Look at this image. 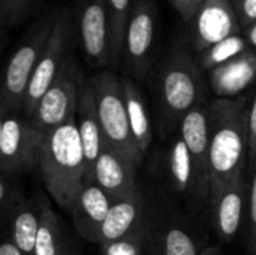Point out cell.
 Here are the masks:
<instances>
[{
	"mask_svg": "<svg viewBox=\"0 0 256 255\" xmlns=\"http://www.w3.org/2000/svg\"><path fill=\"white\" fill-rule=\"evenodd\" d=\"M186 26V39L196 54L232 35L243 33L231 0H204Z\"/></svg>",
	"mask_w": 256,
	"mask_h": 255,
	"instance_id": "30bf717a",
	"label": "cell"
},
{
	"mask_svg": "<svg viewBox=\"0 0 256 255\" xmlns=\"http://www.w3.org/2000/svg\"><path fill=\"white\" fill-rule=\"evenodd\" d=\"M78 35L74 11L62 8L51 36L39 57L24 101V114L32 116L39 99L51 87L64 65L74 56L75 38Z\"/></svg>",
	"mask_w": 256,
	"mask_h": 255,
	"instance_id": "8992f818",
	"label": "cell"
},
{
	"mask_svg": "<svg viewBox=\"0 0 256 255\" xmlns=\"http://www.w3.org/2000/svg\"><path fill=\"white\" fill-rule=\"evenodd\" d=\"M86 84L94 99L104 144L114 149L138 167L144 155L130 131L122 77L105 69L86 80Z\"/></svg>",
	"mask_w": 256,
	"mask_h": 255,
	"instance_id": "5b68a950",
	"label": "cell"
},
{
	"mask_svg": "<svg viewBox=\"0 0 256 255\" xmlns=\"http://www.w3.org/2000/svg\"><path fill=\"white\" fill-rule=\"evenodd\" d=\"M146 242V225H142L122 239L102 243V255H144Z\"/></svg>",
	"mask_w": 256,
	"mask_h": 255,
	"instance_id": "484cf974",
	"label": "cell"
},
{
	"mask_svg": "<svg viewBox=\"0 0 256 255\" xmlns=\"http://www.w3.org/2000/svg\"><path fill=\"white\" fill-rule=\"evenodd\" d=\"M46 132L34 126L28 117L9 114L0 128V170L3 176H18L39 165V155Z\"/></svg>",
	"mask_w": 256,
	"mask_h": 255,
	"instance_id": "ba28073f",
	"label": "cell"
},
{
	"mask_svg": "<svg viewBox=\"0 0 256 255\" xmlns=\"http://www.w3.org/2000/svg\"><path fill=\"white\" fill-rule=\"evenodd\" d=\"M16 197L18 195L14 191L12 185H9V182L3 176L0 180V204H2L3 212L10 210V213H14L20 207V204L16 203Z\"/></svg>",
	"mask_w": 256,
	"mask_h": 255,
	"instance_id": "83f0119b",
	"label": "cell"
},
{
	"mask_svg": "<svg viewBox=\"0 0 256 255\" xmlns=\"http://www.w3.org/2000/svg\"><path fill=\"white\" fill-rule=\"evenodd\" d=\"M158 29L156 0H135L126 30L123 50L124 77L142 81L148 75Z\"/></svg>",
	"mask_w": 256,
	"mask_h": 255,
	"instance_id": "9c48e42d",
	"label": "cell"
},
{
	"mask_svg": "<svg viewBox=\"0 0 256 255\" xmlns=\"http://www.w3.org/2000/svg\"><path fill=\"white\" fill-rule=\"evenodd\" d=\"M76 125H78V132H80L84 159H86L87 182H90L93 177L96 162L104 149V135H102L99 119H98L94 99L86 81H84L81 96H80V104H78V111H76Z\"/></svg>",
	"mask_w": 256,
	"mask_h": 255,
	"instance_id": "2e32d148",
	"label": "cell"
},
{
	"mask_svg": "<svg viewBox=\"0 0 256 255\" xmlns=\"http://www.w3.org/2000/svg\"><path fill=\"white\" fill-rule=\"evenodd\" d=\"M248 159L250 162L252 170L256 167V92L249 108V155Z\"/></svg>",
	"mask_w": 256,
	"mask_h": 255,
	"instance_id": "f546056e",
	"label": "cell"
},
{
	"mask_svg": "<svg viewBox=\"0 0 256 255\" xmlns=\"http://www.w3.org/2000/svg\"><path fill=\"white\" fill-rule=\"evenodd\" d=\"M170 3L182 17V20L186 24H189L190 20L195 17L196 11L200 9V6L204 3V0H170Z\"/></svg>",
	"mask_w": 256,
	"mask_h": 255,
	"instance_id": "f1b7e54d",
	"label": "cell"
},
{
	"mask_svg": "<svg viewBox=\"0 0 256 255\" xmlns=\"http://www.w3.org/2000/svg\"><path fill=\"white\" fill-rule=\"evenodd\" d=\"M242 29L256 23V0H231Z\"/></svg>",
	"mask_w": 256,
	"mask_h": 255,
	"instance_id": "4316f807",
	"label": "cell"
},
{
	"mask_svg": "<svg viewBox=\"0 0 256 255\" xmlns=\"http://www.w3.org/2000/svg\"><path fill=\"white\" fill-rule=\"evenodd\" d=\"M200 255H224L220 252V249L219 248H216V246H208V248H206L204 251H201Z\"/></svg>",
	"mask_w": 256,
	"mask_h": 255,
	"instance_id": "d590c367",
	"label": "cell"
},
{
	"mask_svg": "<svg viewBox=\"0 0 256 255\" xmlns=\"http://www.w3.org/2000/svg\"><path fill=\"white\" fill-rule=\"evenodd\" d=\"M72 11L87 62L94 68H110L106 0H74Z\"/></svg>",
	"mask_w": 256,
	"mask_h": 255,
	"instance_id": "8fae6325",
	"label": "cell"
},
{
	"mask_svg": "<svg viewBox=\"0 0 256 255\" xmlns=\"http://www.w3.org/2000/svg\"><path fill=\"white\" fill-rule=\"evenodd\" d=\"M144 225V203L141 194L126 197L112 203L102 225L100 243L122 239Z\"/></svg>",
	"mask_w": 256,
	"mask_h": 255,
	"instance_id": "ac0fdd59",
	"label": "cell"
},
{
	"mask_svg": "<svg viewBox=\"0 0 256 255\" xmlns=\"http://www.w3.org/2000/svg\"><path fill=\"white\" fill-rule=\"evenodd\" d=\"M122 81H123L124 102H126L130 131H132V135H134L140 150L144 155L148 150V147L152 144V137H153L147 105H146L142 93L138 89L135 80H132L129 77H122Z\"/></svg>",
	"mask_w": 256,
	"mask_h": 255,
	"instance_id": "d6986e66",
	"label": "cell"
},
{
	"mask_svg": "<svg viewBox=\"0 0 256 255\" xmlns=\"http://www.w3.org/2000/svg\"><path fill=\"white\" fill-rule=\"evenodd\" d=\"M168 167H170V176L174 188L178 192H188L194 197V191H195L194 165L188 146L180 135L174 138L170 147Z\"/></svg>",
	"mask_w": 256,
	"mask_h": 255,
	"instance_id": "7402d4cb",
	"label": "cell"
},
{
	"mask_svg": "<svg viewBox=\"0 0 256 255\" xmlns=\"http://www.w3.org/2000/svg\"><path fill=\"white\" fill-rule=\"evenodd\" d=\"M135 173V164L104 144L90 182H94L110 195L112 201H117L138 194Z\"/></svg>",
	"mask_w": 256,
	"mask_h": 255,
	"instance_id": "5bb4252c",
	"label": "cell"
},
{
	"mask_svg": "<svg viewBox=\"0 0 256 255\" xmlns=\"http://www.w3.org/2000/svg\"><path fill=\"white\" fill-rule=\"evenodd\" d=\"M36 2L38 0H15V8H14V14H12V24L10 26H16L22 20H26Z\"/></svg>",
	"mask_w": 256,
	"mask_h": 255,
	"instance_id": "1f68e13d",
	"label": "cell"
},
{
	"mask_svg": "<svg viewBox=\"0 0 256 255\" xmlns=\"http://www.w3.org/2000/svg\"><path fill=\"white\" fill-rule=\"evenodd\" d=\"M243 35L248 39L249 47L256 51V23L252 24V26H249V27H246V29H243Z\"/></svg>",
	"mask_w": 256,
	"mask_h": 255,
	"instance_id": "e575fe53",
	"label": "cell"
},
{
	"mask_svg": "<svg viewBox=\"0 0 256 255\" xmlns=\"http://www.w3.org/2000/svg\"><path fill=\"white\" fill-rule=\"evenodd\" d=\"M0 255H24L18 246L12 242V239H6L3 240L2 246H0Z\"/></svg>",
	"mask_w": 256,
	"mask_h": 255,
	"instance_id": "836d02e7",
	"label": "cell"
},
{
	"mask_svg": "<svg viewBox=\"0 0 256 255\" xmlns=\"http://www.w3.org/2000/svg\"><path fill=\"white\" fill-rule=\"evenodd\" d=\"M15 8V0H0V23L3 27L12 24V14Z\"/></svg>",
	"mask_w": 256,
	"mask_h": 255,
	"instance_id": "d6a6232c",
	"label": "cell"
},
{
	"mask_svg": "<svg viewBox=\"0 0 256 255\" xmlns=\"http://www.w3.org/2000/svg\"><path fill=\"white\" fill-rule=\"evenodd\" d=\"M44 201L34 200L32 204H20V207L12 213L10 239L24 255H34L38 231L40 225Z\"/></svg>",
	"mask_w": 256,
	"mask_h": 255,
	"instance_id": "ffe728a7",
	"label": "cell"
},
{
	"mask_svg": "<svg viewBox=\"0 0 256 255\" xmlns=\"http://www.w3.org/2000/svg\"><path fill=\"white\" fill-rule=\"evenodd\" d=\"M249 218H250V249H252V255H256V167L254 170V180L250 189Z\"/></svg>",
	"mask_w": 256,
	"mask_h": 255,
	"instance_id": "4dcf8cb0",
	"label": "cell"
},
{
	"mask_svg": "<svg viewBox=\"0 0 256 255\" xmlns=\"http://www.w3.org/2000/svg\"><path fill=\"white\" fill-rule=\"evenodd\" d=\"M38 168L51 198L62 209L70 210L80 189L87 182L76 117L46 132Z\"/></svg>",
	"mask_w": 256,
	"mask_h": 255,
	"instance_id": "3957f363",
	"label": "cell"
},
{
	"mask_svg": "<svg viewBox=\"0 0 256 255\" xmlns=\"http://www.w3.org/2000/svg\"><path fill=\"white\" fill-rule=\"evenodd\" d=\"M84 81L81 69L72 56L51 87L39 99L28 117L30 122L44 132H50L75 119Z\"/></svg>",
	"mask_w": 256,
	"mask_h": 255,
	"instance_id": "52a82bcc",
	"label": "cell"
},
{
	"mask_svg": "<svg viewBox=\"0 0 256 255\" xmlns=\"http://www.w3.org/2000/svg\"><path fill=\"white\" fill-rule=\"evenodd\" d=\"M34 255H64L58 216L45 201L42 204L40 225L38 231Z\"/></svg>",
	"mask_w": 256,
	"mask_h": 255,
	"instance_id": "cb8c5ba5",
	"label": "cell"
},
{
	"mask_svg": "<svg viewBox=\"0 0 256 255\" xmlns=\"http://www.w3.org/2000/svg\"><path fill=\"white\" fill-rule=\"evenodd\" d=\"M246 185L243 176L237 177L230 183L212 203L214 215V228L218 234L230 242L236 237L240 230L244 212Z\"/></svg>",
	"mask_w": 256,
	"mask_h": 255,
	"instance_id": "e0dca14e",
	"label": "cell"
},
{
	"mask_svg": "<svg viewBox=\"0 0 256 255\" xmlns=\"http://www.w3.org/2000/svg\"><path fill=\"white\" fill-rule=\"evenodd\" d=\"M159 255H200L194 237L180 227H168L159 239Z\"/></svg>",
	"mask_w": 256,
	"mask_h": 255,
	"instance_id": "d4e9b609",
	"label": "cell"
},
{
	"mask_svg": "<svg viewBox=\"0 0 256 255\" xmlns=\"http://www.w3.org/2000/svg\"><path fill=\"white\" fill-rule=\"evenodd\" d=\"M210 204L243 176L249 155L248 98H216L210 104Z\"/></svg>",
	"mask_w": 256,
	"mask_h": 255,
	"instance_id": "6da1fadb",
	"label": "cell"
},
{
	"mask_svg": "<svg viewBox=\"0 0 256 255\" xmlns=\"http://www.w3.org/2000/svg\"><path fill=\"white\" fill-rule=\"evenodd\" d=\"M162 125L172 128L196 105L206 102L204 71L186 36L176 39L158 74Z\"/></svg>",
	"mask_w": 256,
	"mask_h": 255,
	"instance_id": "7a4b0ae2",
	"label": "cell"
},
{
	"mask_svg": "<svg viewBox=\"0 0 256 255\" xmlns=\"http://www.w3.org/2000/svg\"><path fill=\"white\" fill-rule=\"evenodd\" d=\"M248 50H250L248 39L244 38L243 33H237L232 35L218 44H214L213 47L207 48L202 53L196 54L198 63L202 68V71H212L213 68H218L230 60H232L234 57L246 53Z\"/></svg>",
	"mask_w": 256,
	"mask_h": 255,
	"instance_id": "603a6c76",
	"label": "cell"
},
{
	"mask_svg": "<svg viewBox=\"0 0 256 255\" xmlns=\"http://www.w3.org/2000/svg\"><path fill=\"white\" fill-rule=\"evenodd\" d=\"M135 0H106L110 26V68L117 69L123 60L124 38Z\"/></svg>",
	"mask_w": 256,
	"mask_h": 255,
	"instance_id": "44dd1931",
	"label": "cell"
},
{
	"mask_svg": "<svg viewBox=\"0 0 256 255\" xmlns=\"http://www.w3.org/2000/svg\"><path fill=\"white\" fill-rule=\"evenodd\" d=\"M110 195L94 182H86L70 206L72 219L82 239L100 243L102 225L112 206Z\"/></svg>",
	"mask_w": 256,
	"mask_h": 255,
	"instance_id": "4fadbf2b",
	"label": "cell"
},
{
	"mask_svg": "<svg viewBox=\"0 0 256 255\" xmlns=\"http://www.w3.org/2000/svg\"><path fill=\"white\" fill-rule=\"evenodd\" d=\"M210 105L206 102L190 110L180 123V137L188 146L194 174V198H210Z\"/></svg>",
	"mask_w": 256,
	"mask_h": 255,
	"instance_id": "7c38bea8",
	"label": "cell"
},
{
	"mask_svg": "<svg viewBox=\"0 0 256 255\" xmlns=\"http://www.w3.org/2000/svg\"><path fill=\"white\" fill-rule=\"evenodd\" d=\"M60 9H50L40 15L26 32L20 45L10 56L2 83V117L24 111V101L39 57L51 36Z\"/></svg>",
	"mask_w": 256,
	"mask_h": 255,
	"instance_id": "277c9868",
	"label": "cell"
},
{
	"mask_svg": "<svg viewBox=\"0 0 256 255\" xmlns=\"http://www.w3.org/2000/svg\"><path fill=\"white\" fill-rule=\"evenodd\" d=\"M256 78V51L248 50L246 53L234 57L232 60L208 71L210 87L218 98L230 99L237 98L250 86Z\"/></svg>",
	"mask_w": 256,
	"mask_h": 255,
	"instance_id": "9a60e30c",
	"label": "cell"
}]
</instances>
